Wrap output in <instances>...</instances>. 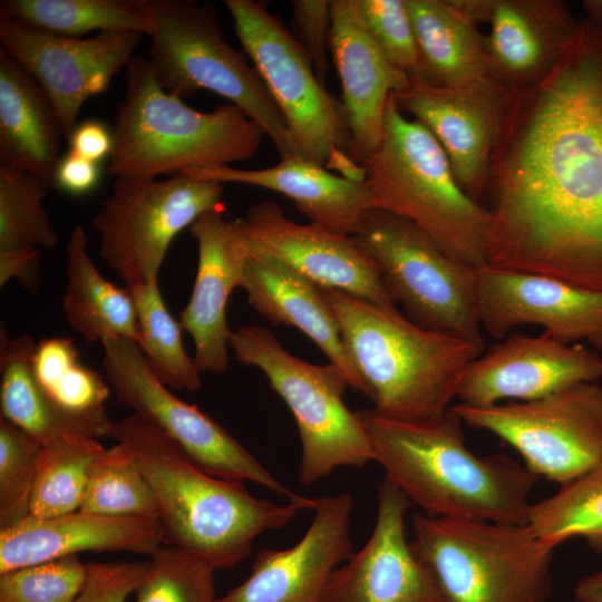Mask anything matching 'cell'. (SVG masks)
Listing matches in <instances>:
<instances>
[{"label":"cell","mask_w":602,"mask_h":602,"mask_svg":"<svg viewBox=\"0 0 602 602\" xmlns=\"http://www.w3.org/2000/svg\"><path fill=\"white\" fill-rule=\"evenodd\" d=\"M484 197L488 265L602 292V26L514 94Z\"/></svg>","instance_id":"6da1fadb"},{"label":"cell","mask_w":602,"mask_h":602,"mask_svg":"<svg viewBox=\"0 0 602 602\" xmlns=\"http://www.w3.org/2000/svg\"><path fill=\"white\" fill-rule=\"evenodd\" d=\"M356 412L372 460L426 516L528 524L538 477L506 455L473 453L452 409L420 420L388 418L372 408Z\"/></svg>","instance_id":"7a4b0ae2"},{"label":"cell","mask_w":602,"mask_h":602,"mask_svg":"<svg viewBox=\"0 0 602 602\" xmlns=\"http://www.w3.org/2000/svg\"><path fill=\"white\" fill-rule=\"evenodd\" d=\"M108 437L134 454L159 509L164 544L182 548L216 569L249 556L254 540L284 527L300 503L279 505L247 492L243 482L212 476L164 433L133 414L113 421Z\"/></svg>","instance_id":"3957f363"},{"label":"cell","mask_w":602,"mask_h":602,"mask_svg":"<svg viewBox=\"0 0 602 602\" xmlns=\"http://www.w3.org/2000/svg\"><path fill=\"white\" fill-rule=\"evenodd\" d=\"M334 313L361 394L381 416L420 420L444 415L457 396L464 369L484 342L423 328L396 305L383 307L321 288Z\"/></svg>","instance_id":"277c9868"},{"label":"cell","mask_w":602,"mask_h":602,"mask_svg":"<svg viewBox=\"0 0 602 602\" xmlns=\"http://www.w3.org/2000/svg\"><path fill=\"white\" fill-rule=\"evenodd\" d=\"M116 108L108 172L155 179L188 167L226 166L251 158L263 129L233 104L201 111L164 90L148 58L135 55Z\"/></svg>","instance_id":"5b68a950"},{"label":"cell","mask_w":602,"mask_h":602,"mask_svg":"<svg viewBox=\"0 0 602 602\" xmlns=\"http://www.w3.org/2000/svg\"><path fill=\"white\" fill-rule=\"evenodd\" d=\"M372 207L414 223L450 258L487 264L491 213L457 183L435 136L389 97L379 146L360 162Z\"/></svg>","instance_id":"8992f818"},{"label":"cell","mask_w":602,"mask_h":602,"mask_svg":"<svg viewBox=\"0 0 602 602\" xmlns=\"http://www.w3.org/2000/svg\"><path fill=\"white\" fill-rule=\"evenodd\" d=\"M410 544L445 602H546L554 548L528 524L415 513Z\"/></svg>","instance_id":"52a82bcc"},{"label":"cell","mask_w":602,"mask_h":602,"mask_svg":"<svg viewBox=\"0 0 602 602\" xmlns=\"http://www.w3.org/2000/svg\"><path fill=\"white\" fill-rule=\"evenodd\" d=\"M152 10L147 58L161 87L181 98L213 91L255 122L281 158L297 155L281 111L247 56L224 38L213 4L152 0Z\"/></svg>","instance_id":"ba28073f"},{"label":"cell","mask_w":602,"mask_h":602,"mask_svg":"<svg viewBox=\"0 0 602 602\" xmlns=\"http://www.w3.org/2000/svg\"><path fill=\"white\" fill-rule=\"evenodd\" d=\"M235 35L281 111L297 155L342 176L365 181L350 156L341 100L330 94L294 35L254 0H225Z\"/></svg>","instance_id":"9c48e42d"},{"label":"cell","mask_w":602,"mask_h":602,"mask_svg":"<svg viewBox=\"0 0 602 602\" xmlns=\"http://www.w3.org/2000/svg\"><path fill=\"white\" fill-rule=\"evenodd\" d=\"M229 346L241 363L264 373L294 417L301 440V484H313L339 467H365L372 460L367 431L343 401L349 383L338 367L291 355L269 329L256 324L233 330Z\"/></svg>","instance_id":"30bf717a"},{"label":"cell","mask_w":602,"mask_h":602,"mask_svg":"<svg viewBox=\"0 0 602 602\" xmlns=\"http://www.w3.org/2000/svg\"><path fill=\"white\" fill-rule=\"evenodd\" d=\"M358 244L376 262L394 302L418 326L484 342L477 304V269L446 254L410 221L366 212Z\"/></svg>","instance_id":"8fae6325"},{"label":"cell","mask_w":602,"mask_h":602,"mask_svg":"<svg viewBox=\"0 0 602 602\" xmlns=\"http://www.w3.org/2000/svg\"><path fill=\"white\" fill-rule=\"evenodd\" d=\"M224 184L177 174L166 179L117 177L91 217L100 259L132 288L158 281L175 236L202 214L222 208Z\"/></svg>","instance_id":"7c38bea8"},{"label":"cell","mask_w":602,"mask_h":602,"mask_svg":"<svg viewBox=\"0 0 602 602\" xmlns=\"http://www.w3.org/2000/svg\"><path fill=\"white\" fill-rule=\"evenodd\" d=\"M511 445L534 475L564 485L602 459V386L581 382L531 401L450 407Z\"/></svg>","instance_id":"4fadbf2b"},{"label":"cell","mask_w":602,"mask_h":602,"mask_svg":"<svg viewBox=\"0 0 602 602\" xmlns=\"http://www.w3.org/2000/svg\"><path fill=\"white\" fill-rule=\"evenodd\" d=\"M101 344L105 377L117 399L171 438L202 470L223 479L256 483L314 508L317 498L292 492L213 418L174 396L148 367L139 343L106 338Z\"/></svg>","instance_id":"5bb4252c"},{"label":"cell","mask_w":602,"mask_h":602,"mask_svg":"<svg viewBox=\"0 0 602 602\" xmlns=\"http://www.w3.org/2000/svg\"><path fill=\"white\" fill-rule=\"evenodd\" d=\"M142 36L108 31L71 38L0 19L1 49L47 94L67 139L82 105L108 91L114 77L130 64Z\"/></svg>","instance_id":"9a60e30c"},{"label":"cell","mask_w":602,"mask_h":602,"mask_svg":"<svg viewBox=\"0 0 602 602\" xmlns=\"http://www.w3.org/2000/svg\"><path fill=\"white\" fill-rule=\"evenodd\" d=\"M394 97L435 136L462 190L480 203L514 94L488 76L459 87L410 80Z\"/></svg>","instance_id":"2e32d148"},{"label":"cell","mask_w":602,"mask_h":602,"mask_svg":"<svg viewBox=\"0 0 602 602\" xmlns=\"http://www.w3.org/2000/svg\"><path fill=\"white\" fill-rule=\"evenodd\" d=\"M250 254L274 259L318 287L391 307L380 271L353 236L290 220L273 201L251 205L237 219Z\"/></svg>","instance_id":"e0dca14e"},{"label":"cell","mask_w":602,"mask_h":602,"mask_svg":"<svg viewBox=\"0 0 602 602\" xmlns=\"http://www.w3.org/2000/svg\"><path fill=\"white\" fill-rule=\"evenodd\" d=\"M410 505L385 476L373 531L361 550L333 570L322 602H445L434 574L407 538L405 516Z\"/></svg>","instance_id":"ac0fdd59"},{"label":"cell","mask_w":602,"mask_h":602,"mask_svg":"<svg viewBox=\"0 0 602 602\" xmlns=\"http://www.w3.org/2000/svg\"><path fill=\"white\" fill-rule=\"evenodd\" d=\"M602 377V357L547 333L512 334L462 372L456 398L472 406L531 401Z\"/></svg>","instance_id":"d6986e66"},{"label":"cell","mask_w":602,"mask_h":602,"mask_svg":"<svg viewBox=\"0 0 602 602\" xmlns=\"http://www.w3.org/2000/svg\"><path fill=\"white\" fill-rule=\"evenodd\" d=\"M348 493L317 498L302 538L285 550L258 552L250 576L216 602H322L327 582L352 554Z\"/></svg>","instance_id":"ffe728a7"},{"label":"cell","mask_w":602,"mask_h":602,"mask_svg":"<svg viewBox=\"0 0 602 602\" xmlns=\"http://www.w3.org/2000/svg\"><path fill=\"white\" fill-rule=\"evenodd\" d=\"M477 276L479 321L493 338L521 324H538L564 343L602 331V292L488 264L477 269Z\"/></svg>","instance_id":"44dd1931"},{"label":"cell","mask_w":602,"mask_h":602,"mask_svg":"<svg viewBox=\"0 0 602 602\" xmlns=\"http://www.w3.org/2000/svg\"><path fill=\"white\" fill-rule=\"evenodd\" d=\"M190 231L197 243V270L179 323L194 342L198 370L219 375L229 368L227 302L242 287L250 252L237 221L227 220L222 208L202 214Z\"/></svg>","instance_id":"7402d4cb"},{"label":"cell","mask_w":602,"mask_h":602,"mask_svg":"<svg viewBox=\"0 0 602 602\" xmlns=\"http://www.w3.org/2000/svg\"><path fill=\"white\" fill-rule=\"evenodd\" d=\"M330 54L341 82V104L350 133V156L360 164L380 144L389 97L410 82L380 50L356 0H330Z\"/></svg>","instance_id":"603a6c76"},{"label":"cell","mask_w":602,"mask_h":602,"mask_svg":"<svg viewBox=\"0 0 602 602\" xmlns=\"http://www.w3.org/2000/svg\"><path fill=\"white\" fill-rule=\"evenodd\" d=\"M488 23L485 49L491 75L513 94L553 71L579 27L563 0H494Z\"/></svg>","instance_id":"cb8c5ba5"},{"label":"cell","mask_w":602,"mask_h":602,"mask_svg":"<svg viewBox=\"0 0 602 602\" xmlns=\"http://www.w3.org/2000/svg\"><path fill=\"white\" fill-rule=\"evenodd\" d=\"M163 544V528L155 518L82 511L47 518L29 515L0 530V574L87 551H127L151 556Z\"/></svg>","instance_id":"d4e9b609"},{"label":"cell","mask_w":602,"mask_h":602,"mask_svg":"<svg viewBox=\"0 0 602 602\" xmlns=\"http://www.w3.org/2000/svg\"><path fill=\"white\" fill-rule=\"evenodd\" d=\"M179 174L221 184L241 183L268 188L290 198L309 223L355 236L372 207L365 181L333 174L294 155L271 167L244 169L226 166L188 167Z\"/></svg>","instance_id":"484cf974"},{"label":"cell","mask_w":602,"mask_h":602,"mask_svg":"<svg viewBox=\"0 0 602 602\" xmlns=\"http://www.w3.org/2000/svg\"><path fill=\"white\" fill-rule=\"evenodd\" d=\"M241 288L254 311L274 326L299 329L342 371L349 387L361 391L337 318L315 283L274 259L250 254Z\"/></svg>","instance_id":"4316f807"},{"label":"cell","mask_w":602,"mask_h":602,"mask_svg":"<svg viewBox=\"0 0 602 602\" xmlns=\"http://www.w3.org/2000/svg\"><path fill=\"white\" fill-rule=\"evenodd\" d=\"M62 136L47 94L0 48V165L29 172L52 187Z\"/></svg>","instance_id":"83f0119b"},{"label":"cell","mask_w":602,"mask_h":602,"mask_svg":"<svg viewBox=\"0 0 602 602\" xmlns=\"http://www.w3.org/2000/svg\"><path fill=\"white\" fill-rule=\"evenodd\" d=\"M415 31L420 70L414 81L459 87L492 76L485 36L449 0H405Z\"/></svg>","instance_id":"f1b7e54d"},{"label":"cell","mask_w":602,"mask_h":602,"mask_svg":"<svg viewBox=\"0 0 602 602\" xmlns=\"http://www.w3.org/2000/svg\"><path fill=\"white\" fill-rule=\"evenodd\" d=\"M65 273L62 311L72 330L89 342L106 338L140 342L132 293L100 274L90 259L87 234L80 224L74 226L67 242Z\"/></svg>","instance_id":"f546056e"},{"label":"cell","mask_w":602,"mask_h":602,"mask_svg":"<svg viewBox=\"0 0 602 602\" xmlns=\"http://www.w3.org/2000/svg\"><path fill=\"white\" fill-rule=\"evenodd\" d=\"M0 338L1 418L42 445L72 435L108 437L107 428L65 412L43 392L33 372L36 342L30 336L10 338L2 324Z\"/></svg>","instance_id":"4dcf8cb0"},{"label":"cell","mask_w":602,"mask_h":602,"mask_svg":"<svg viewBox=\"0 0 602 602\" xmlns=\"http://www.w3.org/2000/svg\"><path fill=\"white\" fill-rule=\"evenodd\" d=\"M0 19L71 38L93 31L149 36L154 29L152 0H2Z\"/></svg>","instance_id":"1f68e13d"},{"label":"cell","mask_w":602,"mask_h":602,"mask_svg":"<svg viewBox=\"0 0 602 602\" xmlns=\"http://www.w3.org/2000/svg\"><path fill=\"white\" fill-rule=\"evenodd\" d=\"M33 372L43 392L65 412L110 429L105 402L111 391L98 372L85 366L70 338L48 337L36 343Z\"/></svg>","instance_id":"d6a6232c"},{"label":"cell","mask_w":602,"mask_h":602,"mask_svg":"<svg viewBox=\"0 0 602 602\" xmlns=\"http://www.w3.org/2000/svg\"><path fill=\"white\" fill-rule=\"evenodd\" d=\"M528 525L553 548L582 537L590 550L602 554V459L553 495L532 503Z\"/></svg>","instance_id":"836d02e7"},{"label":"cell","mask_w":602,"mask_h":602,"mask_svg":"<svg viewBox=\"0 0 602 602\" xmlns=\"http://www.w3.org/2000/svg\"><path fill=\"white\" fill-rule=\"evenodd\" d=\"M104 449L96 438L82 435L42 445L29 515L47 518L79 511L91 467Z\"/></svg>","instance_id":"e575fe53"},{"label":"cell","mask_w":602,"mask_h":602,"mask_svg":"<svg viewBox=\"0 0 602 602\" xmlns=\"http://www.w3.org/2000/svg\"><path fill=\"white\" fill-rule=\"evenodd\" d=\"M126 289L135 301L140 330L139 346L153 373L167 388L198 390L202 385L201 371L184 348L183 329L179 321L169 313L158 281Z\"/></svg>","instance_id":"d590c367"},{"label":"cell","mask_w":602,"mask_h":602,"mask_svg":"<svg viewBox=\"0 0 602 602\" xmlns=\"http://www.w3.org/2000/svg\"><path fill=\"white\" fill-rule=\"evenodd\" d=\"M79 511L114 517L159 520L153 489L124 444L105 448L95 460Z\"/></svg>","instance_id":"8d00e7d4"},{"label":"cell","mask_w":602,"mask_h":602,"mask_svg":"<svg viewBox=\"0 0 602 602\" xmlns=\"http://www.w3.org/2000/svg\"><path fill=\"white\" fill-rule=\"evenodd\" d=\"M48 187L29 172L0 165V251L58 245L43 206Z\"/></svg>","instance_id":"74e56055"},{"label":"cell","mask_w":602,"mask_h":602,"mask_svg":"<svg viewBox=\"0 0 602 602\" xmlns=\"http://www.w3.org/2000/svg\"><path fill=\"white\" fill-rule=\"evenodd\" d=\"M214 571L198 556L163 544L151 555L135 602H216Z\"/></svg>","instance_id":"f35d334b"},{"label":"cell","mask_w":602,"mask_h":602,"mask_svg":"<svg viewBox=\"0 0 602 602\" xmlns=\"http://www.w3.org/2000/svg\"><path fill=\"white\" fill-rule=\"evenodd\" d=\"M42 444L0 418V530L30 514Z\"/></svg>","instance_id":"ab89813d"},{"label":"cell","mask_w":602,"mask_h":602,"mask_svg":"<svg viewBox=\"0 0 602 602\" xmlns=\"http://www.w3.org/2000/svg\"><path fill=\"white\" fill-rule=\"evenodd\" d=\"M87 575L78 555L0 574V602H72Z\"/></svg>","instance_id":"60d3db41"},{"label":"cell","mask_w":602,"mask_h":602,"mask_svg":"<svg viewBox=\"0 0 602 602\" xmlns=\"http://www.w3.org/2000/svg\"><path fill=\"white\" fill-rule=\"evenodd\" d=\"M356 4L386 58L415 80L420 70V55L405 0H356Z\"/></svg>","instance_id":"b9f144b4"},{"label":"cell","mask_w":602,"mask_h":602,"mask_svg":"<svg viewBox=\"0 0 602 602\" xmlns=\"http://www.w3.org/2000/svg\"><path fill=\"white\" fill-rule=\"evenodd\" d=\"M294 37L308 56L320 82L329 70L331 4L329 0H293Z\"/></svg>","instance_id":"7bdbcfd3"},{"label":"cell","mask_w":602,"mask_h":602,"mask_svg":"<svg viewBox=\"0 0 602 602\" xmlns=\"http://www.w3.org/2000/svg\"><path fill=\"white\" fill-rule=\"evenodd\" d=\"M147 567L148 561L89 563L84 585L72 602H127Z\"/></svg>","instance_id":"ee69618b"},{"label":"cell","mask_w":602,"mask_h":602,"mask_svg":"<svg viewBox=\"0 0 602 602\" xmlns=\"http://www.w3.org/2000/svg\"><path fill=\"white\" fill-rule=\"evenodd\" d=\"M41 251L37 247H26L11 251H0V287L12 278L31 294L40 290Z\"/></svg>","instance_id":"f6af8a7d"},{"label":"cell","mask_w":602,"mask_h":602,"mask_svg":"<svg viewBox=\"0 0 602 602\" xmlns=\"http://www.w3.org/2000/svg\"><path fill=\"white\" fill-rule=\"evenodd\" d=\"M100 176L99 165L69 151L58 162L55 186L59 190L81 195L93 191Z\"/></svg>","instance_id":"bcb514c9"},{"label":"cell","mask_w":602,"mask_h":602,"mask_svg":"<svg viewBox=\"0 0 602 602\" xmlns=\"http://www.w3.org/2000/svg\"><path fill=\"white\" fill-rule=\"evenodd\" d=\"M68 142L69 151L99 163L111 154L113 132L98 119H87L78 123Z\"/></svg>","instance_id":"7dc6e473"},{"label":"cell","mask_w":602,"mask_h":602,"mask_svg":"<svg viewBox=\"0 0 602 602\" xmlns=\"http://www.w3.org/2000/svg\"><path fill=\"white\" fill-rule=\"evenodd\" d=\"M452 6L468 21L477 26L491 19L494 0H449Z\"/></svg>","instance_id":"c3c4849f"},{"label":"cell","mask_w":602,"mask_h":602,"mask_svg":"<svg viewBox=\"0 0 602 602\" xmlns=\"http://www.w3.org/2000/svg\"><path fill=\"white\" fill-rule=\"evenodd\" d=\"M576 602H602V571L581 577L574 586Z\"/></svg>","instance_id":"681fc988"},{"label":"cell","mask_w":602,"mask_h":602,"mask_svg":"<svg viewBox=\"0 0 602 602\" xmlns=\"http://www.w3.org/2000/svg\"><path fill=\"white\" fill-rule=\"evenodd\" d=\"M583 7L588 14V20L602 26V0H585Z\"/></svg>","instance_id":"f907efd6"},{"label":"cell","mask_w":602,"mask_h":602,"mask_svg":"<svg viewBox=\"0 0 602 602\" xmlns=\"http://www.w3.org/2000/svg\"><path fill=\"white\" fill-rule=\"evenodd\" d=\"M590 343L599 350H602V331L591 338Z\"/></svg>","instance_id":"816d5d0a"}]
</instances>
